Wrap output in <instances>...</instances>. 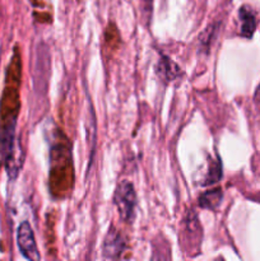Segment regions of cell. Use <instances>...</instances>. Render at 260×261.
I'll list each match as a JSON object with an SVG mask.
<instances>
[{"label": "cell", "instance_id": "cell-9", "mask_svg": "<svg viewBox=\"0 0 260 261\" xmlns=\"http://www.w3.org/2000/svg\"><path fill=\"white\" fill-rule=\"evenodd\" d=\"M147 3H152V0H145Z\"/></svg>", "mask_w": 260, "mask_h": 261}, {"label": "cell", "instance_id": "cell-4", "mask_svg": "<svg viewBox=\"0 0 260 261\" xmlns=\"http://www.w3.org/2000/svg\"><path fill=\"white\" fill-rule=\"evenodd\" d=\"M155 73L165 82H172L181 75L180 66L166 55H162L158 60L155 65Z\"/></svg>", "mask_w": 260, "mask_h": 261}, {"label": "cell", "instance_id": "cell-3", "mask_svg": "<svg viewBox=\"0 0 260 261\" xmlns=\"http://www.w3.org/2000/svg\"><path fill=\"white\" fill-rule=\"evenodd\" d=\"M125 250H126V241H125L121 232L115 228L109 229L106 237H105L103 246H102L105 259H120L125 252Z\"/></svg>", "mask_w": 260, "mask_h": 261}, {"label": "cell", "instance_id": "cell-1", "mask_svg": "<svg viewBox=\"0 0 260 261\" xmlns=\"http://www.w3.org/2000/svg\"><path fill=\"white\" fill-rule=\"evenodd\" d=\"M137 193L134 185L130 181H121L117 185L114 195V204L116 205L117 213L124 222L134 221L137 211Z\"/></svg>", "mask_w": 260, "mask_h": 261}, {"label": "cell", "instance_id": "cell-5", "mask_svg": "<svg viewBox=\"0 0 260 261\" xmlns=\"http://www.w3.org/2000/svg\"><path fill=\"white\" fill-rule=\"evenodd\" d=\"M239 19H240V32L245 38H251L256 30V15L254 10L247 5H244L239 10Z\"/></svg>", "mask_w": 260, "mask_h": 261}, {"label": "cell", "instance_id": "cell-6", "mask_svg": "<svg viewBox=\"0 0 260 261\" xmlns=\"http://www.w3.org/2000/svg\"><path fill=\"white\" fill-rule=\"evenodd\" d=\"M222 198H223V193L221 189H214V190L205 191L203 195L199 198V205L204 209H217L221 204Z\"/></svg>", "mask_w": 260, "mask_h": 261}, {"label": "cell", "instance_id": "cell-7", "mask_svg": "<svg viewBox=\"0 0 260 261\" xmlns=\"http://www.w3.org/2000/svg\"><path fill=\"white\" fill-rule=\"evenodd\" d=\"M217 31H218V27L217 24H212L204 31L200 35V42L203 47H206V46L211 45V42L213 41V38L217 36Z\"/></svg>", "mask_w": 260, "mask_h": 261}, {"label": "cell", "instance_id": "cell-8", "mask_svg": "<svg viewBox=\"0 0 260 261\" xmlns=\"http://www.w3.org/2000/svg\"><path fill=\"white\" fill-rule=\"evenodd\" d=\"M254 101H255V105H256L257 110H259V111H260V86L257 87L256 92H255V98H254Z\"/></svg>", "mask_w": 260, "mask_h": 261}, {"label": "cell", "instance_id": "cell-2", "mask_svg": "<svg viewBox=\"0 0 260 261\" xmlns=\"http://www.w3.org/2000/svg\"><path fill=\"white\" fill-rule=\"evenodd\" d=\"M17 245L20 254L27 260L38 261L41 259L40 251H38L37 242H36L35 233L27 221L22 222L18 227L17 231Z\"/></svg>", "mask_w": 260, "mask_h": 261}]
</instances>
